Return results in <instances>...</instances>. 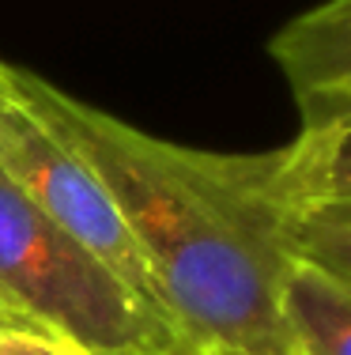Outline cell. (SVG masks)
Listing matches in <instances>:
<instances>
[{
  "label": "cell",
  "mask_w": 351,
  "mask_h": 355,
  "mask_svg": "<svg viewBox=\"0 0 351 355\" xmlns=\"http://www.w3.org/2000/svg\"><path fill=\"white\" fill-rule=\"evenodd\" d=\"M291 355H351V280L295 257L280 291Z\"/></svg>",
  "instance_id": "8992f818"
},
{
  "label": "cell",
  "mask_w": 351,
  "mask_h": 355,
  "mask_svg": "<svg viewBox=\"0 0 351 355\" xmlns=\"http://www.w3.org/2000/svg\"><path fill=\"white\" fill-rule=\"evenodd\" d=\"M291 253L351 280V200L306 205L287 219Z\"/></svg>",
  "instance_id": "52a82bcc"
},
{
  "label": "cell",
  "mask_w": 351,
  "mask_h": 355,
  "mask_svg": "<svg viewBox=\"0 0 351 355\" xmlns=\"http://www.w3.org/2000/svg\"><path fill=\"white\" fill-rule=\"evenodd\" d=\"M8 318H15V314H12V310H8V306H4V302H0V325H4Z\"/></svg>",
  "instance_id": "30bf717a"
},
{
  "label": "cell",
  "mask_w": 351,
  "mask_h": 355,
  "mask_svg": "<svg viewBox=\"0 0 351 355\" xmlns=\"http://www.w3.org/2000/svg\"><path fill=\"white\" fill-rule=\"evenodd\" d=\"M4 80H8V64H0V87H4Z\"/></svg>",
  "instance_id": "8fae6325"
},
{
  "label": "cell",
  "mask_w": 351,
  "mask_h": 355,
  "mask_svg": "<svg viewBox=\"0 0 351 355\" xmlns=\"http://www.w3.org/2000/svg\"><path fill=\"white\" fill-rule=\"evenodd\" d=\"M0 355H95L57 329L35 325L27 318H8L0 325Z\"/></svg>",
  "instance_id": "ba28073f"
},
{
  "label": "cell",
  "mask_w": 351,
  "mask_h": 355,
  "mask_svg": "<svg viewBox=\"0 0 351 355\" xmlns=\"http://www.w3.org/2000/svg\"><path fill=\"white\" fill-rule=\"evenodd\" d=\"M0 171L53 223H61L91 253H98L144 299L163 306L155 272L147 265L132 227L125 223L110 185L98 178V171L69 140L57 137L35 110L15 95L8 80L0 87Z\"/></svg>",
  "instance_id": "3957f363"
},
{
  "label": "cell",
  "mask_w": 351,
  "mask_h": 355,
  "mask_svg": "<svg viewBox=\"0 0 351 355\" xmlns=\"http://www.w3.org/2000/svg\"><path fill=\"white\" fill-rule=\"evenodd\" d=\"M269 49L306 117L351 103V0H325L295 15Z\"/></svg>",
  "instance_id": "277c9868"
},
{
  "label": "cell",
  "mask_w": 351,
  "mask_h": 355,
  "mask_svg": "<svg viewBox=\"0 0 351 355\" xmlns=\"http://www.w3.org/2000/svg\"><path fill=\"white\" fill-rule=\"evenodd\" d=\"M189 355H257V352H246V348H197Z\"/></svg>",
  "instance_id": "9c48e42d"
},
{
  "label": "cell",
  "mask_w": 351,
  "mask_h": 355,
  "mask_svg": "<svg viewBox=\"0 0 351 355\" xmlns=\"http://www.w3.org/2000/svg\"><path fill=\"white\" fill-rule=\"evenodd\" d=\"M276 178L291 212L306 205L351 200V103L306 117L298 140L280 148Z\"/></svg>",
  "instance_id": "5b68a950"
},
{
  "label": "cell",
  "mask_w": 351,
  "mask_h": 355,
  "mask_svg": "<svg viewBox=\"0 0 351 355\" xmlns=\"http://www.w3.org/2000/svg\"><path fill=\"white\" fill-rule=\"evenodd\" d=\"M0 302L95 355H189L178 321L0 171Z\"/></svg>",
  "instance_id": "7a4b0ae2"
},
{
  "label": "cell",
  "mask_w": 351,
  "mask_h": 355,
  "mask_svg": "<svg viewBox=\"0 0 351 355\" xmlns=\"http://www.w3.org/2000/svg\"><path fill=\"white\" fill-rule=\"evenodd\" d=\"M8 83L110 185L193 348L291 355L280 291L295 261L280 151L219 155L147 137L121 117L8 64Z\"/></svg>",
  "instance_id": "6da1fadb"
}]
</instances>
